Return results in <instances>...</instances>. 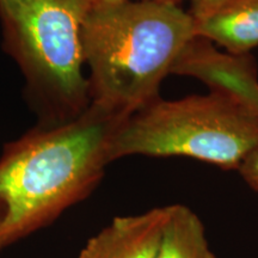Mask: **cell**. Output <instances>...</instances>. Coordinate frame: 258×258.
<instances>
[{"label":"cell","mask_w":258,"mask_h":258,"mask_svg":"<svg viewBox=\"0 0 258 258\" xmlns=\"http://www.w3.org/2000/svg\"><path fill=\"white\" fill-rule=\"evenodd\" d=\"M125 118L91 103L76 118L38 122L6 144L0 157V249L88 198L111 163V141Z\"/></svg>","instance_id":"obj_1"},{"label":"cell","mask_w":258,"mask_h":258,"mask_svg":"<svg viewBox=\"0 0 258 258\" xmlns=\"http://www.w3.org/2000/svg\"><path fill=\"white\" fill-rule=\"evenodd\" d=\"M195 38V19L175 2L92 5L82 29L91 103L129 117L157 101Z\"/></svg>","instance_id":"obj_2"},{"label":"cell","mask_w":258,"mask_h":258,"mask_svg":"<svg viewBox=\"0 0 258 258\" xmlns=\"http://www.w3.org/2000/svg\"><path fill=\"white\" fill-rule=\"evenodd\" d=\"M93 0H0L4 48L25 79L40 123L76 118L91 104L82 29Z\"/></svg>","instance_id":"obj_3"},{"label":"cell","mask_w":258,"mask_h":258,"mask_svg":"<svg viewBox=\"0 0 258 258\" xmlns=\"http://www.w3.org/2000/svg\"><path fill=\"white\" fill-rule=\"evenodd\" d=\"M258 144V115L239 99L212 90L158 98L124 120L110 146L111 161L128 156L186 157L237 170Z\"/></svg>","instance_id":"obj_4"},{"label":"cell","mask_w":258,"mask_h":258,"mask_svg":"<svg viewBox=\"0 0 258 258\" xmlns=\"http://www.w3.org/2000/svg\"><path fill=\"white\" fill-rule=\"evenodd\" d=\"M171 206L117 217L84 246L79 258H154Z\"/></svg>","instance_id":"obj_5"},{"label":"cell","mask_w":258,"mask_h":258,"mask_svg":"<svg viewBox=\"0 0 258 258\" xmlns=\"http://www.w3.org/2000/svg\"><path fill=\"white\" fill-rule=\"evenodd\" d=\"M196 37L217 43L226 53L247 55L258 46V0H231L208 17L195 21Z\"/></svg>","instance_id":"obj_6"},{"label":"cell","mask_w":258,"mask_h":258,"mask_svg":"<svg viewBox=\"0 0 258 258\" xmlns=\"http://www.w3.org/2000/svg\"><path fill=\"white\" fill-rule=\"evenodd\" d=\"M154 258H217L198 214L183 205L171 206V214L164 228Z\"/></svg>","instance_id":"obj_7"},{"label":"cell","mask_w":258,"mask_h":258,"mask_svg":"<svg viewBox=\"0 0 258 258\" xmlns=\"http://www.w3.org/2000/svg\"><path fill=\"white\" fill-rule=\"evenodd\" d=\"M237 171L245 183L258 192V144L244 157Z\"/></svg>","instance_id":"obj_8"},{"label":"cell","mask_w":258,"mask_h":258,"mask_svg":"<svg viewBox=\"0 0 258 258\" xmlns=\"http://www.w3.org/2000/svg\"><path fill=\"white\" fill-rule=\"evenodd\" d=\"M230 2L231 0H195L191 16L195 21L206 18Z\"/></svg>","instance_id":"obj_9"},{"label":"cell","mask_w":258,"mask_h":258,"mask_svg":"<svg viewBox=\"0 0 258 258\" xmlns=\"http://www.w3.org/2000/svg\"><path fill=\"white\" fill-rule=\"evenodd\" d=\"M123 2V0H93V5L95 4H109V3H118ZM164 2H175V0H164Z\"/></svg>","instance_id":"obj_10"},{"label":"cell","mask_w":258,"mask_h":258,"mask_svg":"<svg viewBox=\"0 0 258 258\" xmlns=\"http://www.w3.org/2000/svg\"><path fill=\"white\" fill-rule=\"evenodd\" d=\"M4 217V211H3L2 206H0V222H2V219Z\"/></svg>","instance_id":"obj_11"}]
</instances>
